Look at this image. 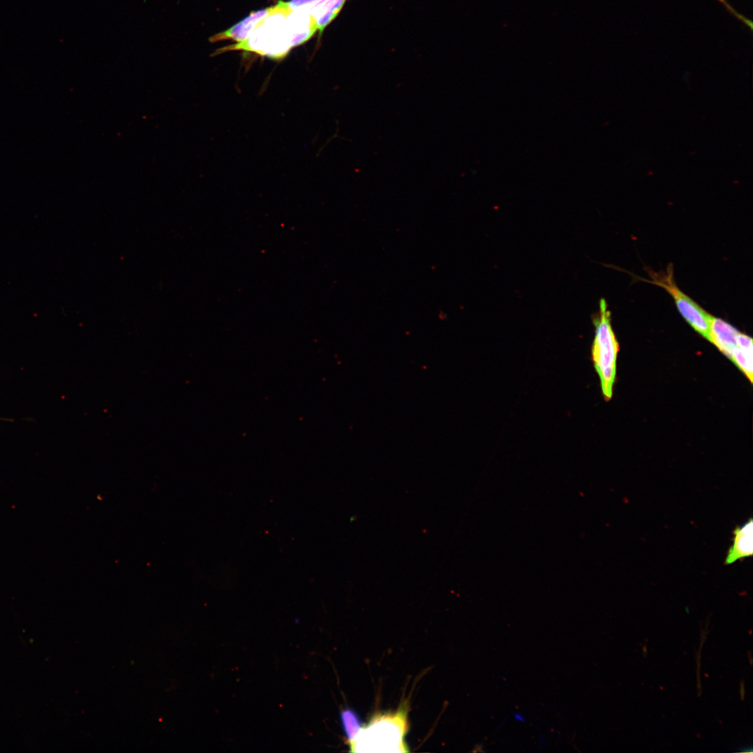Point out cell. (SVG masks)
I'll return each mask as SVG.
<instances>
[{"mask_svg": "<svg viewBox=\"0 0 753 753\" xmlns=\"http://www.w3.org/2000/svg\"><path fill=\"white\" fill-rule=\"evenodd\" d=\"M285 27L291 47L305 43L317 31L314 20L307 9L290 12L285 20Z\"/></svg>", "mask_w": 753, "mask_h": 753, "instance_id": "cell-5", "label": "cell"}, {"mask_svg": "<svg viewBox=\"0 0 753 753\" xmlns=\"http://www.w3.org/2000/svg\"><path fill=\"white\" fill-rule=\"evenodd\" d=\"M407 708L379 713L348 743L352 752H407L404 738L408 731Z\"/></svg>", "mask_w": 753, "mask_h": 753, "instance_id": "cell-1", "label": "cell"}, {"mask_svg": "<svg viewBox=\"0 0 753 753\" xmlns=\"http://www.w3.org/2000/svg\"><path fill=\"white\" fill-rule=\"evenodd\" d=\"M744 694H745V687H744V685L743 684V685H740V694H741V698L742 699H743V697H744Z\"/></svg>", "mask_w": 753, "mask_h": 753, "instance_id": "cell-14", "label": "cell"}, {"mask_svg": "<svg viewBox=\"0 0 753 753\" xmlns=\"http://www.w3.org/2000/svg\"><path fill=\"white\" fill-rule=\"evenodd\" d=\"M347 0H317L307 9L319 35L338 15Z\"/></svg>", "mask_w": 753, "mask_h": 753, "instance_id": "cell-9", "label": "cell"}, {"mask_svg": "<svg viewBox=\"0 0 753 753\" xmlns=\"http://www.w3.org/2000/svg\"><path fill=\"white\" fill-rule=\"evenodd\" d=\"M273 6L251 13L247 17L229 29L216 33L209 38L211 43L223 40L241 42L246 40L261 21L271 12Z\"/></svg>", "mask_w": 753, "mask_h": 753, "instance_id": "cell-6", "label": "cell"}, {"mask_svg": "<svg viewBox=\"0 0 753 753\" xmlns=\"http://www.w3.org/2000/svg\"><path fill=\"white\" fill-rule=\"evenodd\" d=\"M289 13L284 1H279L246 40L218 49L213 55L243 50L276 60L283 59L291 48L285 27Z\"/></svg>", "mask_w": 753, "mask_h": 753, "instance_id": "cell-2", "label": "cell"}, {"mask_svg": "<svg viewBox=\"0 0 753 753\" xmlns=\"http://www.w3.org/2000/svg\"><path fill=\"white\" fill-rule=\"evenodd\" d=\"M732 545L729 547L724 563L730 565L753 554V522L750 518L743 526L733 531Z\"/></svg>", "mask_w": 753, "mask_h": 753, "instance_id": "cell-7", "label": "cell"}, {"mask_svg": "<svg viewBox=\"0 0 753 753\" xmlns=\"http://www.w3.org/2000/svg\"><path fill=\"white\" fill-rule=\"evenodd\" d=\"M740 332L720 318L711 317L710 324V342L727 357L730 358L737 344Z\"/></svg>", "mask_w": 753, "mask_h": 753, "instance_id": "cell-8", "label": "cell"}, {"mask_svg": "<svg viewBox=\"0 0 753 753\" xmlns=\"http://www.w3.org/2000/svg\"><path fill=\"white\" fill-rule=\"evenodd\" d=\"M752 340L747 335L739 333L737 344L733 349L730 359L752 381Z\"/></svg>", "mask_w": 753, "mask_h": 753, "instance_id": "cell-10", "label": "cell"}, {"mask_svg": "<svg viewBox=\"0 0 753 753\" xmlns=\"http://www.w3.org/2000/svg\"><path fill=\"white\" fill-rule=\"evenodd\" d=\"M595 336L591 348L592 360L599 376L603 396L609 400L613 395L619 345L611 324V313L604 299L599 303L594 317Z\"/></svg>", "mask_w": 753, "mask_h": 753, "instance_id": "cell-3", "label": "cell"}, {"mask_svg": "<svg viewBox=\"0 0 753 753\" xmlns=\"http://www.w3.org/2000/svg\"><path fill=\"white\" fill-rule=\"evenodd\" d=\"M717 1H719L720 3H721L723 5V6L724 7V8L730 14H731L733 16H734L738 20L741 21L745 25H746L747 27H749V29H750L751 31H752V22L750 20L747 19L745 16H743V15H740V13H738L737 12V10H736L732 7V6L727 1V0H717Z\"/></svg>", "mask_w": 753, "mask_h": 753, "instance_id": "cell-12", "label": "cell"}, {"mask_svg": "<svg viewBox=\"0 0 753 753\" xmlns=\"http://www.w3.org/2000/svg\"><path fill=\"white\" fill-rule=\"evenodd\" d=\"M317 0H290L284 2L288 10L291 12L298 9H308Z\"/></svg>", "mask_w": 753, "mask_h": 753, "instance_id": "cell-13", "label": "cell"}, {"mask_svg": "<svg viewBox=\"0 0 753 753\" xmlns=\"http://www.w3.org/2000/svg\"><path fill=\"white\" fill-rule=\"evenodd\" d=\"M650 280L647 282L664 289L674 298L676 305L685 320L699 335L710 342V324L712 316L691 298L684 294L676 284L674 270L669 264L666 271L655 272L648 270Z\"/></svg>", "mask_w": 753, "mask_h": 753, "instance_id": "cell-4", "label": "cell"}, {"mask_svg": "<svg viewBox=\"0 0 753 753\" xmlns=\"http://www.w3.org/2000/svg\"><path fill=\"white\" fill-rule=\"evenodd\" d=\"M340 720L347 741L349 743L361 730L363 723L358 714L351 708H345L340 711Z\"/></svg>", "mask_w": 753, "mask_h": 753, "instance_id": "cell-11", "label": "cell"}]
</instances>
